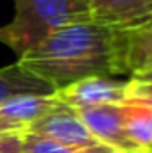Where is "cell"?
Returning <instances> with one entry per match:
<instances>
[{
  "mask_svg": "<svg viewBox=\"0 0 152 153\" xmlns=\"http://www.w3.org/2000/svg\"><path fill=\"white\" fill-rule=\"evenodd\" d=\"M54 94L74 111L97 105H122L129 100V82L114 76H88L56 89Z\"/></svg>",
  "mask_w": 152,
  "mask_h": 153,
  "instance_id": "obj_3",
  "label": "cell"
},
{
  "mask_svg": "<svg viewBox=\"0 0 152 153\" xmlns=\"http://www.w3.org/2000/svg\"><path fill=\"white\" fill-rule=\"evenodd\" d=\"M86 11L90 22L113 29L152 23V0H86Z\"/></svg>",
  "mask_w": 152,
  "mask_h": 153,
  "instance_id": "obj_6",
  "label": "cell"
},
{
  "mask_svg": "<svg viewBox=\"0 0 152 153\" xmlns=\"http://www.w3.org/2000/svg\"><path fill=\"white\" fill-rule=\"evenodd\" d=\"M125 68L129 78H147L152 73V23L125 29Z\"/></svg>",
  "mask_w": 152,
  "mask_h": 153,
  "instance_id": "obj_8",
  "label": "cell"
},
{
  "mask_svg": "<svg viewBox=\"0 0 152 153\" xmlns=\"http://www.w3.org/2000/svg\"><path fill=\"white\" fill-rule=\"evenodd\" d=\"M114 150L99 144V146H90V148H79V146H68L61 144L57 141L41 137L31 132H23V143H22V152L20 153H111Z\"/></svg>",
  "mask_w": 152,
  "mask_h": 153,
  "instance_id": "obj_11",
  "label": "cell"
},
{
  "mask_svg": "<svg viewBox=\"0 0 152 153\" xmlns=\"http://www.w3.org/2000/svg\"><path fill=\"white\" fill-rule=\"evenodd\" d=\"M123 46L125 29L86 20L57 29L16 62L56 91L88 76L127 75Z\"/></svg>",
  "mask_w": 152,
  "mask_h": 153,
  "instance_id": "obj_1",
  "label": "cell"
},
{
  "mask_svg": "<svg viewBox=\"0 0 152 153\" xmlns=\"http://www.w3.org/2000/svg\"><path fill=\"white\" fill-rule=\"evenodd\" d=\"M25 132L57 141L61 144L79 146V148H90V146L100 144L88 132V128L84 126L79 114L74 109H70L63 103L59 107H56L52 112L43 116L41 119H38L36 123H32Z\"/></svg>",
  "mask_w": 152,
  "mask_h": 153,
  "instance_id": "obj_4",
  "label": "cell"
},
{
  "mask_svg": "<svg viewBox=\"0 0 152 153\" xmlns=\"http://www.w3.org/2000/svg\"><path fill=\"white\" fill-rule=\"evenodd\" d=\"M13 132H18V130H14L13 126H9V125H5L4 121H0V135H5V134H13Z\"/></svg>",
  "mask_w": 152,
  "mask_h": 153,
  "instance_id": "obj_13",
  "label": "cell"
},
{
  "mask_svg": "<svg viewBox=\"0 0 152 153\" xmlns=\"http://www.w3.org/2000/svg\"><path fill=\"white\" fill-rule=\"evenodd\" d=\"M86 20V0H14V16L0 27V43L22 57L57 29Z\"/></svg>",
  "mask_w": 152,
  "mask_h": 153,
  "instance_id": "obj_2",
  "label": "cell"
},
{
  "mask_svg": "<svg viewBox=\"0 0 152 153\" xmlns=\"http://www.w3.org/2000/svg\"><path fill=\"white\" fill-rule=\"evenodd\" d=\"M75 112L97 143L114 152H141L123 132V105H97L79 109Z\"/></svg>",
  "mask_w": 152,
  "mask_h": 153,
  "instance_id": "obj_5",
  "label": "cell"
},
{
  "mask_svg": "<svg viewBox=\"0 0 152 153\" xmlns=\"http://www.w3.org/2000/svg\"><path fill=\"white\" fill-rule=\"evenodd\" d=\"M22 143H23V132L0 135V153H20Z\"/></svg>",
  "mask_w": 152,
  "mask_h": 153,
  "instance_id": "obj_12",
  "label": "cell"
},
{
  "mask_svg": "<svg viewBox=\"0 0 152 153\" xmlns=\"http://www.w3.org/2000/svg\"><path fill=\"white\" fill-rule=\"evenodd\" d=\"M56 94H18L0 103V121L18 132H25L32 123L59 107Z\"/></svg>",
  "mask_w": 152,
  "mask_h": 153,
  "instance_id": "obj_7",
  "label": "cell"
},
{
  "mask_svg": "<svg viewBox=\"0 0 152 153\" xmlns=\"http://www.w3.org/2000/svg\"><path fill=\"white\" fill-rule=\"evenodd\" d=\"M54 87L25 71L18 62L0 68V103L18 94H54Z\"/></svg>",
  "mask_w": 152,
  "mask_h": 153,
  "instance_id": "obj_9",
  "label": "cell"
},
{
  "mask_svg": "<svg viewBox=\"0 0 152 153\" xmlns=\"http://www.w3.org/2000/svg\"><path fill=\"white\" fill-rule=\"evenodd\" d=\"M123 105V132L141 152L152 146V102H127Z\"/></svg>",
  "mask_w": 152,
  "mask_h": 153,
  "instance_id": "obj_10",
  "label": "cell"
},
{
  "mask_svg": "<svg viewBox=\"0 0 152 153\" xmlns=\"http://www.w3.org/2000/svg\"><path fill=\"white\" fill-rule=\"evenodd\" d=\"M111 153H147V152H111Z\"/></svg>",
  "mask_w": 152,
  "mask_h": 153,
  "instance_id": "obj_14",
  "label": "cell"
}]
</instances>
